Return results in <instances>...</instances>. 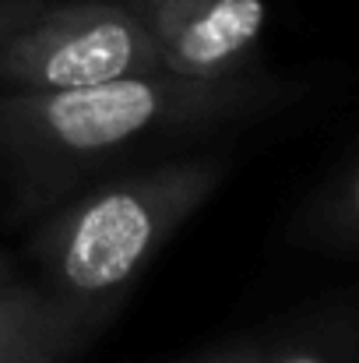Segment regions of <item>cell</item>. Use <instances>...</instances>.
Instances as JSON below:
<instances>
[{
  "mask_svg": "<svg viewBox=\"0 0 359 363\" xmlns=\"http://www.w3.org/2000/svg\"><path fill=\"white\" fill-rule=\"evenodd\" d=\"M275 96L278 89L253 74L187 78L166 67L81 89L11 92L0 99V148L18 166L25 191L50 198L127 148L253 117Z\"/></svg>",
  "mask_w": 359,
  "mask_h": 363,
  "instance_id": "cell-1",
  "label": "cell"
},
{
  "mask_svg": "<svg viewBox=\"0 0 359 363\" xmlns=\"http://www.w3.org/2000/svg\"><path fill=\"white\" fill-rule=\"evenodd\" d=\"M222 177V155H190L81 194L32 243L42 286L67 300L117 311L173 233L219 191Z\"/></svg>",
  "mask_w": 359,
  "mask_h": 363,
  "instance_id": "cell-2",
  "label": "cell"
},
{
  "mask_svg": "<svg viewBox=\"0 0 359 363\" xmlns=\"http://www.w3.org/2000/svg\"><path fill=\"white\" fill-rule=\"evenodd\" d=\"M162 57L141 21L120 0H64L0 39V85L14 92H57L159 71Z\"/></svg>",
  "mask_w": 359,
  "mask_h": 363,
  "instance_id": "cell-3",
  "label": "cell"
},
{
  "mask_svg": "<svg viewBox=\"0 0 359 363\" xmlns=\"http://www.w3.org/2000/svg\"><path fill=\"white\" fill-rule=\"evenodd\" d=\"M155 43L162 67L187 78L250 74L268 25L264 0H120Z\"/></svg>",
  "mask_w": 359,
  "mask_h": 363,
  "instance_id": "cell-4",
  "label": "cell"
},
{
  "mask_svg": "<svg viewBox=\"0 0 359 363\" xmlns=\"http://www.w3.org/2000/svg\"><path fill=\"white\" fill-rule=\"evenodd\" d=\"M113 318L110 307L67 300L42 282L0 289V363H71Z\"/></svg>",
  "mask_w": 359,
  "mask_h": 363,
  "instance_id": "cell-5",
  "label": "cell"
},
{
  "mask_svg": "<svg viewBox=\"0 0 359 363\" xmlns=\"http://www.w3.org/2000/svg\"><path fill=\"white\" fill-rule=\"evenodd\" d=\"M307 230L331 250H353L359 237V177L356 159H346L331 184L314 198L307 212Z\"/></svg>",
  "mask_w": 359,
  "mask_h": 363,
  "instance_id": "cell-6",
  "label": "cell"
},
{
  "mask_svg": "<svg viewBox=\"0 0 359 363\" xmlns=\"http://www.w3.org/2000/svg\"><path fill=\"white\" fill-rule=\"evenodd\" d=\"M261 363H338V353L314 342H296V346L278 350L275 357H261Z\"/></svg>",
  "mask_w": 359,
  "mask_h": 363,
  "instance_id": "cell-7",
  "label": "cell"
},
{
  "mask_svg": "<svg viewBox=\"0 0 359 363\" xmlns=\"http://www.w3.org/2000/svg\"><path fill=\"white\" fill-rule=\"evenodd\" d=\"M261 346L257 342H233V346H222L215 353H205V357H194L187 363H261Z\"/></svg>",
  "mask_w": 359,
  "mask_h": 363,
  "instance_id": "cell-8",
  "label": "cell"
},
{
  "mask_svg": "<svg viewBox=\"0 0 359 363\" xmlns=\"http://www.w3.org/2000/svg\"><path fill=\"white\" fill-rule=\"evenodd\" d=\"M42 0H0V39H7L18 25H25Z\"/></svg>",
  "mask_w": 359,
  "mask_h": 363,
  "instance_id": "cell-9",
  "label": "cell"
},
{
  "mask_svg": "<svg viewBox=\"0 0 359 363\" xmlns=\"http://www.w3.org/2000/svg\"><path fill=\"white\" fill-rule=\"evenodd\" d=\"M7 282H14V264H11V257L0 254V289H4Z\"/></svg>",
  "mask_w": 359,
  "mask_h": 363,
  "instance_id": "cell-10",
  "label": "cell"
}]
</instances>
